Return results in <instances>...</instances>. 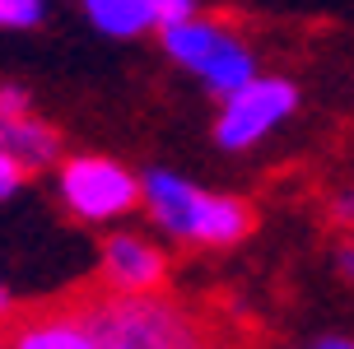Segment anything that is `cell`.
<instances>
[{
  "instance_id": "obj_1",
  "label": "cell",
  "mask_w": 354,
  "mask_h": 349,
  "mask_svg": "<svg viewBox=\"0 0 354 349\" xmlns=\"http://www.w3.org/2000/svg\"><path fill=\"white\" fill-rule=\"evenodd\" d=\"M75 312L84 317L98 349H224L201 312L159 294H88Z\"/></svg>"
},
{
  "instance_id": "obj_2",
  "label": "cell",
  "mask_w": 354,
  "mask_h": 349,
  "mask_svg": "<svg viewBox=\"0 0 354 349\" xmlns=\"http://www.w3.org/2000/svg\"><path fill=\"white\" fill-rule=\"evenodd\" d=\"M145 205L182 243L201 247H233L252 233V209L233 196L201 191L192 182H182L173 173H149L145 177Z\"/></svg>"
},
{
  "instance_id": "obj_3",
  "label": "cell",
  "mask_w": 354,
  "mask_h": 349,
  "mask_svg": "<svg viewBox=\"0 0 354 349\" xmlns=\"http://www.w3.org/2000/svg\"><path fill=\"white\" fill-rule=\"evenodd\" d=\"M163 52L173 56L177 66L196 70L214 93H233V88H243L257 75L252 66V52L229 33V28H219L210 19H177L163 28Z\"/></svg>"
},
{
  "instance_id": "obj_4",
  "label": "cell",
  "mask_w": 354,
  "mask_h": 349,
  "mask_svg": "<svg viewBox=\"0 0 354 349\" xmlns=\"http://www.w3.org/2000/svg\"><path fill=\"white\" fill-rule=\"evenodd\" d=\"M294 107H299V88L289 79H257L252 75L243 88L224 93V112H219L214 140L224 149H248L261 135H270Z\"/></svg>"
},
{
  "instance_id": "obj_5",
  "label": "cell",
  "mask_w": 354,
  "mask_h": 349,
  "mask_svg": "<svg viewBox=\"0 0 354 349\" xmlns=\"http://www.w3.org/2000/svg\"><path fill=\"white\" fill-rule=\"evenodd\" d=\"M61 196L80 219H117L140 200V182L112 158H71L61 168Z\"/></svg>"
},
{
  "instance_id": "obj_6",
  "label": "cell",
  "mask_w": 354,
  "mask_h": 349,
  "mask_svg": "<svg viewBox=\"0 0 354 349\" xmlns=\"http://www.w3.org/2000/svg\"><path fill=\"white\" fill-rule=\"evenodd\" d=\"M168 275V256L145 238L117 233L103 247V284L112 294H154Z\"/></svg>"
},
{
  "instance_id": "obj_7",
  "label": "cell",
  "mask_w": 354,
  "mask_h": 349,
  "mask_svg": "<svg viewBox=\"0 0 354 349\" xmlns=\"http://www.w3.org/2000/svg\"><path fill=\"white\" fill-rule=\"evenodd\" d=\"M15 349H98L93 331L75 308H47V312H28L10 326Z\"/></svg>"
},
{
  "instance_id": "obj_8",
  "label": "cell",
  "mask_w": 354,
  "mask_h": 349,
  "mask_svg": "<svg viewBox=\"0 0 354 349\" xmlns=\"http://www.w3.org/2000/svg\"><path fill=\"white\" fill-rule=\"evenodd\" d=\"M0 135H5V149L15 154L19 168H47V163L56 158V149H61V140H56L52 126L33 122L28 112L15 117V122H5V126H0Z\"/></svg>"
},
{
  "instance_id": "obj_9",
  "label": "cell",
  "mask_w": 354,
  "mask_h": 349,
  "mask_svg": "<svg viewBox=\"0 0 354 349\" xmlns=\"http://www.w3.org/2000/svg\"><path fill=\"white\" fill-rule=\"evenodd\" d=\"M84 15L93 28H103L112 37H136L145 28H159V19L145 0H84Z\"/></svg>"
},
{
  "instance_id": "obj_10",
  "label": "cell",
  "mask_w": 354,
  "mask_h": 349,
  "mask_svg": "<svg viewBox=\"0 0 354 349\" xmlns=\"http://www.w3.org/2000/svg\"><path fill=\"white\" fill-rule=\"evenodd\" d=\"M42 0H0V28H33L42 23Z\"/></svg>"
},
{
  "instance_id": "obj_11",
  "label": "cell",
  "mask_w": 354,
  "mask_h": 349,
  "mask_svg": "<svg viewBox=\"0 0 354 349\" xmlns=\"http://www.w3.org/2000/svg\"><path fill=\"white\" fill-rule=\"evenodd\" d=\"M145 5L154 10L159 28H168V23H177V19H192L196 15V0H145Z\"/></svg>"
},
{
  "instance_id": "obj_12",
  "label": "cell",
  "mask_w": 354,
  "mask_h": 349,
  "mask_svg": "<svg viewBox=\"0 0 354 349\" xmlns=\"http://www.w3.org/2000/svg\"><path fill=\"white\" fill-rule=\"evenodd\" d=\"M19 177H24V168L15 163V154L5 149V135H0V200H5V196H15Z\"/></svg>"
},
{
  "instance_id": "obj_13",
  "label": "cell",
  "mask_w": 354,
  "mask_h": 349,
  "mask_svg": "<svg viewBox=\"0 0 354 349\" xmlns=\"http://www.w3.org/2000/svg\"><path fill=\"white\" fill-rule=\"evenodd\" d=\"M24 112H28L24 93H19V88H0V126L15 122V117H24Z\"/></svg>"
},
{
  "instance_id": "obj_14",
  "label": "cell",
  "mask_w": 354,
  "mask_h": 349,
  "mask_svg": "<svg viewBox=\"0 0 354 349\" xmlns=\"http://www.w3.org/2000/svg\"><path fill=\"white\" fill-rule=\"evenodd\" d=\"M336 219H354V191H345L336 200Z\"/></svg>"
},
{
  "instance_id": "obj_15",
  "label": "cell",
  "mask_w": 354,
  "mask_h": 349,
  "mask_svg": "<svg viewBox=\"0 0 354 349\" xmlns=\"http://www.w3.org/2000/svg\"><path fill=\"white\" fill-rule=\"evenodd\" d=\"M308 349H354V340H317V345H308Z\"/></svg>"
},
{
  "instance_id": "obj_16",
  "label": "cell",
  "mask_w": 354,
  "mask_h": 349,
  "mask_svg": "<svg viewBox=\"0 0 354 349\" xmlns=\"http://www.w3.org/2000/svg\"><path fill=\"white\" fill-rule=\"evenodd\" d=\"M340 265H345V275L354 279V252H345V256H340Z\"/></svg>"
},
{
  "instance_id": "obj_17",
  "label": "cell",
  "mask_w": 354,
  "mask_h": 349,
  "mask_svg": "<svg viewBox=\"0 0 354 349\" xmlns=\"http://www.w3.org/2000/svg\"><path fill=\"white\" fill-rule=\"evenodd\" d=\"M10 312V294H5V289H0V317Z\"/></svg>"
}]
</instances>
